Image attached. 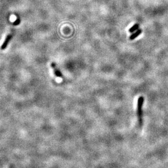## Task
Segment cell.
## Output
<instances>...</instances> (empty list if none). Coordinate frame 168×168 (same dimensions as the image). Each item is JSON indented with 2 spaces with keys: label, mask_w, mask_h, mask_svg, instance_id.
Listing matches in <instances>:
<instances>
[{
  "label": "cell",
  "mask_w": 168,
  "mask_h": 168,
  "mask_svg": "<svg viewBox=\"0 0 168 168\" xmlns=\"http://www.w3.org/2000/svg\"><path fill=\"white\" fill-rule=\"evenodd\" d=\"M144 102V98L142 96H140L138 98L137 103V113L138 117V121L139 126L141 127L142 126V106H143Z\"/></svg>",
  "instance_id": "1"
},
{
  "label": "cell",
  "mask_w": 168,
  "mask_h": 168,
  "mask_svg": "<svg viewBox=\"0 0 168 168\" xmlns=\"http://www.w3.org/2000/svg\"><path fill=\"white\" fill-rule=\"evenodd\" d=\"M51 66L52 68L53 72H54V73L56 77H58L59 78H62V74L61 73V72L60 71L59 69L58 68V67H57V66L54 62L51 63Z\"/></svg>",
  "instance_id": "2"
},
{
  "label": "cell",
  "mask_w": 168,
  "mask_h": 168,
  "mask_svg": "<svg viewBox=\"0 0 168 168\" xmlns=\"http://www.w3.org/2000/svg\"><path fill=\"white\" fill-rule=\"evenodd\" d=\"M12 35L11 34H8L7 37H6L5 41L4 42V43H3L2 45L1 46V50H5L6 48V47H7L9 42H10L11 39H12Z\"/></svg>",
  "instance_id": "3"
},
{
  "label": "cell",
  "mask_w": 168,
  "mask_h": 168,
  "mask_svg": "<svg viewBox=\"0 0 168 168\" xmlns=\"http://www.w3.org/2000/svg\"><path fill=\"white\" fill-rule=\"evenodd\" d=\"M142 30L141 29H139L137 31H136L135 32L132 33L131 36H129V39L130 40H134L136 38H137L140 34L142 33Z\"/></svg>",
  "instance_id": "4"
},
{
  "label": "cell",
  "mask_w": 168,
  "mask_h": 168,
  "mask_svg": "<svg viewBox=\"0 0 168 168\" xmlns=\"http://www.w3.org/2000/svg\"><path fill=\"white\" fill-rule=\"evenodd\" d=\"M139 25L138 24H135V25H133L132 27L129 28V32L130 33H133L136 31L139 30Z\"/></svg>",
  "instance_id": "5"
},
{
  "label": "cell",
  "mask_w": 168,
  "mask_h": 168,
  "mask_svg": "<svg viewBox=\"0 0 168 168\" xmlns=\"http://www.w3.org/2000/svg\"><path fill=\"white\" fill-rule=\"evenodd\" d=\"M19 22H20V20H19V19H17V21H16L15 22V23H14V25H18L20 23H19Z\"/></svg>",
  "instance_id": "6"
}]
</instances>
